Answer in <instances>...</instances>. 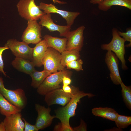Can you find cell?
Returning a JSON list of instances; mask_svg holds the SVG:
<instances>
[{
	"mask_svg": "<svg viewBox=\"0 0 131 131\" xmlns=\"http://www.w3.org/2000/svg\"><path fill=\"white\" fill-rule=\"evenodd\" d=\"M5 46L8 47L16 57L24 58L32 61L33 48L24 42L11 39L7 41Z\"/></svg>",
	"mask_w": 131,
	"mask_h": 131,
	"instance_id": "cell-8",
	"label": "cell"
},
{
	"mask_svg": "<svg viewBox=\"0 0 131 131\" xmlns=\"http://www.w3.org/2000/svg\"><path fill=\"white\" fill-rule=\"evenodd\" d=\"M51 1H52L54 3L56 4H65L66 3V2L61 1L58 0H50Z\"/></svg>",
	"mask_w": 131,
	"mask_h": 131,
	"instance_id": "cell-36",
	"label": "cell"
},
{
	"mask_svg": "<svg viewBox=\"0 0 131 131\" xmlns=\"http://www.w3.org/2000/svg\"><path fill=\"white\" fill-rule=\"evenodd\" d=\"M73 128L74 131H87L85 123L82 119L81 120L80 124L79 126Z\"/></svg>",
	"mask_w": 131,
	"mask_h": 131,
	"instance_id": "cell-31",
	"label": "cell"
},
{
	"mask_svg": "<svg viewBox=\"0 0 131 131\" xmlns=\"http://www.w3.org/2000/svg\"><path fill=\"white\" fill-rule=\"evenodd\" d=\"M38 6L45 13H56L60 15L66 21L67 25L71 27L76 18L80 14L78 12H72L59 9L52 4H48L41 2Z\"/></svg>",
	"mask_w": 131,
	"mask_h": 131,
	"instance_id": "cell-11",
	"label": "cell"
},
{
	"mask_svg": "<svg viewBox=\"0 0 131 131\" xmlns=\"http://www.w3.org/2000/svg\"><path fill=\"white\" fill-rule=\"evenodd\" d=\"M117 127L120 129L127 128L131 124V117L118 114L115 121Z\"/></svg>",
	"mask_w": 131,
	"mask_h": 131,
	"instance_id": "cell-25",
	"label": "cell"
},
{
	"mask_svg": "<svg viewBox=\"0 0 131 131\" xmlns=\"http://www.w3.org/2000/svg\"><path fill=\"white\" fill-rule=\"evenodd\" d=\"M85 29V27L82 25L68 33L65 37L67 39L66 50H81L83 45V34Z\"/></svg>",
	"mask_w": 131,
	"mask_h": 131,
	"instance_id": "cell-10",
	"label": "cell"
},
{
	"mask_svg": "<svg viewBox=\"0 0 131 131\" xmlns=\"http://www.w3.org/2000/svg\"><path fill=\"white\" fill-rule=\"evenodd\" d=\"M118 33L120 36L123 37V38L125 41H127L130 42L128 44L125 45L126 47H130L131 46V28L127 29L126 32H122L118 30Z\"/></svg>",
	"mask_w": 131,
	"mask_h": 131,
	"instance_id": "cell-27",
	"label": "cell"
},
{
	"mask_svg": "<svg viewBox=\"0 0 131 131\" xmlns=\"http://www.w3.org/2000/svg\"><path fill=\"white\" fill-rule=\"evenodd\" d=\"M105 0H90V3L93 4H98Z\"/></svg>",
	"mask_w": 131,
	"mask_h": 131,
	"instance_id": "cell-34",
	"label": "cell"
},
{
	"mask_svg": "<svg viewBox=\"0 0 131 131\" xmlns=\"http://www.w3.org/2000/svg\"><path fill=\"white\" fill-rule=\"evenodd\" d=\"M98 5L99 9L103 11H107L114 5L122 6L131 9V0H105Z\"/></svg>",
	"mask_w": 131,
	"mask_h": 131,
	"instance_id": "cell-21",
	"label": "cell"
},
{
	"mask_svg": "<svg viewBox=\"0 0 131 131\" xmlns=\"http://www.w3.org/2000/svg\"><path fill=\"white\" fill-rule=\"evenodd\" d=\"M118 58L113 52L108 51L105 59V62L110 71L111 79L113 83L116 85L120 84L122 82L119 72Z\"/></svg>",
	"mask_w": 131,
	"mask_h": 131,
	"instance_id": "cell-12",
	"label": "cell"
},
{
	"mask_svg": "<svg viewBox=\"0 0 131 131\" xmlns=\"http://www.w3.org/2000/svg\"><path fill=\"white\" fill-rule=\"evenodd\" d=\"M71 82L70 78L67 76H64L63 79V85H69Z\"/></svg>",
	"mask_w": 131,
	"mask_h": 131,
	"instance_id": "cell-33",
	"label": "cell"
},
{
	"mask_svg": "<svg viewBox=\"0 0 131 131\" xmlns=\"http://www.w3.org/2000/svg\"><path fill=\"white\" fill-rule=\"evenodd\" d=\"M61 54L54 49L48 47L42 61L44 69L52 73L64 70L61 64Z\"/></svg>",
	"mask_w": 131,
	"mask_h": 131,
	"instance_id": "cell-6",
	"label": "cell"
},
{
	"mask_svg": "<svg viewBox=\"0 0 131 131\" xmlns=\"http://www.w3.org/2000/svg\"><path fill=\"white\" fill-rule=\"evenodd\" d=\"M72 86L73 91L70 93H66L60 88L48 92L45 95L44 101L49 106L55 104L65 106L69 102L73 95L80 90L78 88Z\"/></svg>",
	"mask_w": 131,
	"mask_h": 131,
	"instance_id": "cell-5",
	"label": "cell"
},
{
	"mask_svg": "<svg viewBox=\"0 0 131 131\" xmlns=\"http://www.w3.org/2000/svg\"><path fill=\"white\" fill-rule=\"evenodd\" d=\"M95 95L90 93H85L80 90L75 93L69 102L64 107L60 108L55 112L56 118L59 119L61 123L69 126L70 119L75 115V111L78 103L82 98L88 96L89 98L92 97Z\"/></svg>",
	"mask_w": 131,
	"mask_h": 131,
	"instance_id": "cell-1",
	"label": "cell"
},
{
	"mask_svg": "<svg viewBox=\"0 0 131 131\" xmlns=\"http://www.w3.org/2000/svg\"><path fill=\"white\" fill-rule=\"evenodd\" d=\"M123 101L128 108L131 109V87L126 86L122 82L120 84Z\"/></svg>",
	"mask_w": 131,
	"mask_h": 131,
	"instance_id": "cell-24",
	"label": "cell"
},
{
	"mask_svg": "<svg viewBox=\"0 0 131 131\" xmlns=\"http://www.w3.org/2000/svg\"><path fill=\"white\" fill-rule=\"evenodd\" d=\"M41 29V26L37 21H28L27 26L23 33L21 40L28 45L37 44L42 40Z\"/></svg>",
	"mask_w": 131,
	"mask_h": 131,
	"instance_id": "cell-9",
	"label": "cell"
},
{
	"mask_svg": "<svg viewBox=\"0 0 131 131\" xmlns=\"http://www.w3.org/2000/svg\"><path fill=\"white\" fill-rule=\"evenodd\" d=\"M22 119L24 121V131H38L39 130L35 125H33L28 122L24 118Z\"/></svg>",
	"mask_w": 131,
	"mask_h": 131,
	"instance_id": "cell-30",
	"label": "cell"
},
{
	"mask_svg": "<svg viewBox=\"0 0 131 131\" xmlns=\"http://www.w3.org/2000/svg\"><path fill=\"white\" fill-rule=\"evenodd\" d=\"M54 131H74L73 128L62 123H58L54 127Z\"/></svg>",
	"mask_w": 131,
	"mask_h": 131,
	"instance_id": "cell-28",
	"label": "cell"
},
{
	"mask_svg": "<svg viewBox=\"0 0 131 131\" xmlns=\"http://www.w3.org/2000/svg\"><path fill=\"white\" fill-rule=\"evenodd\" d=\"M83 62L81 59L72 61L66 64V69H73L78 71H83L82 65Z\"/></svg>",
	"mask_w": 131,
	"mask_h": 131,
	"instance_id": "cell-26",
	"label": "cell"
},
{
	"mask_svg": "<svg viewBox=\"0 0 131 131\" xmlns=\"http://www.w3.org/2000/svg\"><path fill=\"white\" fill-rule=\"evenodd\" d=\"M16 7L19 15L27 21H37L45 14L36 4L35 0H20Z\"/></svg>",
	"mask_w": 131,
	"mask_h": 131,
	"instance_id": "cell-4",
	"label": "cell"
},
{
	"mask_svg": "<svg viewBox=\"0 0 131 131\" xmlns=\"http://www.w3.org/2000/svg\"><path fill=\"white\" fill-rule=\"evenodd\" d=\"M51 74L50 72L44 69L41 71H38L35 69L29 75L32 78L31 86L33 88H37L45 78Z\"/></svg>",
	"mask_w": 131,
	"mask_h": 131,
	"instance_id": "cell-22",
	"label": "cell"
},
{
	"mask_svg": "<svg viewBox=\"0 0 131 131\" xmlns=\"http://www.w3.org/2000/svg\"><path fill=\"white\" fill-rule=\"evenodd\" d=\"M46 41L48 47L55 49L60 53L66 50L67 39L65 37L61 38L46 34L43 37Z\"/></svg>",
	"mask_w": 131,
	"mask_h": 131,
	"instance_id": "cell-18",
	"label": "cell"
},
{
	"mask_svg": "<svg viewBox=\"0 0 131 131\" xmlns=\"http://www.w3.org/2000/svg\"><path fill=\"white\" fill-rule=\"evenodd\" d=\"M22 110L10 103L0 92V113L6 116L21 112Z\"/></svg>",
	"mask_w": 131,
	"mask_h": 131,
	"instance_id": "cell-20",
	"label": "cell"
},
{
	"mask_svg": "<svg viewBox=\"0 0 131 131\" xmlns=\"http://www.w3.org/2000/svg\"><path fill=\"white\" fill-rule=\"evenodd\" d=\"M92 112L96 116L113 121L116 120L118 114L114 109L107 107L94 108L92 109Z\"/></svg>",
	"mask_w": 131,
	"mask_h": 131,
	"instance_id": "cell-19",
	"label": "cell"
},
{
	"mask_svg": "<svg viewBox=\"0 0 131 131\" xmlns=\"http://www.w3.org/2000/svg\"><path fill=\"white\" fill-rule=\"evenodd\" d=\"M0 92L13 105L22 110L26 106L27 99L23 89L18 88L11 90L4 87L0 89Z\"/></svg>",
	"mask_w": 131,
	"mask_h": 131,
	"instance_id": "cell-7",
	"label": "cell"
},
{
	"mask_svg": "<svg viewBox=\"0 0 131 131\" xmlns=\"http://www.w3.org/2000/svg\"><path fill=\"white\" fill-rule=\"evenodd\" d=\"M35 108L38 114L35 125L39 130L50 126L53 119L56 118L55 115H50L51 108L49 107L46 108L37 103L35 105Z\"/></svg>",
	"mask_w": 131,
	"mask_h": 131,
	"instance_id": "cell-13",
	"label": "cell"
},
{
	"mask_svg": "<svg viewBox=\"0 0 131 131\" xmlns=\"http://www.w3.org/2000/svg\"><path fill=\"white\" fill-rule=\"evenodd\" d=\"M21 112L6 116L3 122L6 131H23L24 122L21 118Z\"/></svg>",
	"mask_w": 131,
	"mask_h": 131,
	"instance_id": "cell-15",
	"label": "cell"
},
{
	"mask_svg": "<svg viewBox=\"0 0 131 131\" xmlns=\"http://www.w3.org/2000/svg\"><path fill=\"white\" fill-rule=\"evenodd\" d=\"M5 87L4 82L2 78L1 77H0V89H2Z\"/></svg>",
	"mask_w": 131,
	"mask_h": 131,
	"instance_id": "cell-37",
	"label": "cell"
},
{
	"mask_svg": "<svg viewBox=\"0 0 131 131\" xmlns=\"http://www.w3.org/2000/svg\"></svg>",
	"mask_w": 131,
	"mask_h": 131,
	"instance_id": "cell-38",
	"label": "cell"
},
{
	"mask_svg": "<svg viewBox=\"0 0 131 131\" xmlns=\"http://www.w3.org/2000/svg\"><path fill=\"white\" fill-rule=\"evenodd\" d=\"M61 54V64L65 67L68 63L80 58L79 51L78 50H65Z\"/></svg>",
	"mask_w": 131,
	"mask_h": 131,
	"instance_id": "cell-23",
	"label": "cell"
},
{
	"mask_svg": "<svg viewBox=\"0 0 131 131\" xmlns=\"http://www.w3.org/2000/svg\"><path fill=\"white\" fill-rule=\"evenodd\" d=\"M48 47L47 42L44 39L33 48L32 61L35 66L40 67L43 65L42 60Z\"/></svg>",
	"mask_w": 131,
	"mask_h": 131,
	"instance_id": "cell-16",
	"label": "cell"
},
{
	"mask_svg": "<svg viewBox=\"0 0 131 131\" xmlns=\"http://www.w3.org/2000/svg\"><path fill=\"white\" fill-rule=\"evenodd\" d=\"M0 131H6L5 126L3 121L0 123Z\"/></svg>",
	"mask_w": 131,
	"mask_h": 131,
	"instance_id": "cell-35",
	"label": "cell"
},
{
	"mask_svg": "<svg viewBox=\"0 0 131 131\" xmlns=\"http://www.w3.org/2000/svg\"><path fill=\"white\" fill-rule=\"evenodd\" d=\"M62 89L66 93H70L72 92V86H70L68 85H63Z\"/></svg>",
	"mask_w": 131,
	"mask_h": 131,
	"instance_id": "cell-32",
	"label": "cell"
},
{
	"mask_svg": "<svg viewBox=\"0 0 131 131\" xmlns=\"http://www.w3.org/2000/svg\"><path fill=\"white\" fill-rule=\"evenodd\" d=\"M11 64L18 71L29 75L35 70V65L32 61L22 57H16Z\"/></svg>",
	"mask_w": 131,
	"mask_h": 131,
	"instance_id": "cell-17",
	"label": "cell"
},
{
	"mask_svg": "<svg viewBox=\"0 0 131 131\" xmlns=\"http://www.w3.org/2000/svg\"><path fill=\"white\" fill-rule=\"evenodd\" d=\"M39 24L41 26L45 27L50 32H58L60 35L66 37L70 31L71 27L67 25L65 26L57 25L54 23L51 18L50 13H45L40 18Z\"/></svg>",
	"mask_w": 131,
	"mask_h": 131,
	"instance_id": "cell-14",
	"label": "cell"
},
{
	"mask_svg": "<svg viewBox=\"0 0 131 131\" xmlns=\"http://www.w3.org/2000/svg\"><path fill=\"white\" fill-rule=\"evenodd\" d=\"M72 72L65 70L52 73L48 76L37 88V92L39 94L45 96L48 92L53 90L60 88V84L62 82L65 76L71 78Z\"/></svg>",
	"mask_w": 131,
	"mask_h": 131,
	"instance_id": "cell-3",
	"label": "cell"
},
{
	"mask_svg": "<svg viewBox=\"0 0 131 131\" xmlns=\"http://www.w3.org/2000/svg\"><path fill=\"white\" fill-rule=\"evenodd\" d=\"M118 30L114 28L112 30V38L111 41L108 44H102L101 48L103 50L110 51L114 53L116 56L120 60L122 67L123 70L128 69L126 65L124 55L125 54L124 40L119 34Z\"/></svg>",
	"mask_w": 131,
	"mask_h": 131,
	"instance_id": "cell-2",
	"label": "cell"
},
{
	"mask_svg": "<svg viewBox=\"0 0 131 131\" xmlns=\"http://www.w3.org/2000/svg\"><path fill=\"white\" fill-rule=\"evenodd\" d=\"M8 49H9L8 47L6 46L3 47H0V73H2L5 76H6L7 75L3 70L4 63L2 58V54L4 51Z\"/></svg>",
	"mask_w": 131,
	"mask_h": 131,
	"instance_id": "cell-29",
	"label": "cell"
}]
</instances>
